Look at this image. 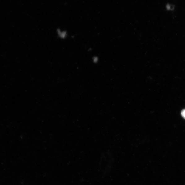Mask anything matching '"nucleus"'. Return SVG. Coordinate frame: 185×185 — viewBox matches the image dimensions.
Listing matches in <instances>:
<instances>
[{
  "label": "nucleus",
  "instance_id": "f257e3e1",
  "mask_svg": "<svg viewBox=\"0 0 185 185\" xmlns=\"http://www.w3.org/2000/svg\"><path fill=\"white\" fill-rule=\"evenodd\" d=\"M181 115L185 119V110H184L182 111L181 113Z\"/></svg>",
  "mask_w": 185,
  "mask_h": 185
}]
</instances>
